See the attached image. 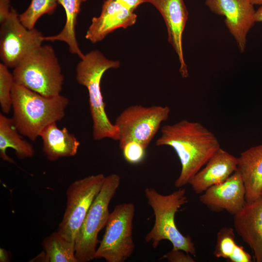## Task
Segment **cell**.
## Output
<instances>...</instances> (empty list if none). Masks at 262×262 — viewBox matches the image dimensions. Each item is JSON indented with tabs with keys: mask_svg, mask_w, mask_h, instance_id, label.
Returning a JSON list of instances; mask_svg holds the SVG:
<instances>
[{
	"mask_svg": "<svg viewBox=\"0 0 262 262\" xmlns=\"http://www.w3.org/2000/svg\"><path fill=\"white\" fill-rule=\"evenodd\" d=\"M145 194L155 216L153 226L145 236L146 242H151L153 248H156L161 241L168 240L173 248L195 255L196 248L191 237L183 235L175 221L176 213L188 202L186 190L181 187L170 194L164 195L153 188L147 187Z\"/></svg>",
	"mask_w": 262,
	"mask_h": 262,
	"instance_id": "cell-4",
	"label": "cell"
},
{
	"mask_svg": "<svg viewBox=\"0 0 262 262\" xmlns=\"http://www.w3.org/2000/svg\"><path fill=\"white\" fill-rule=\"evenodd\" d=\"M105 179L103 174L89 176L73 182L66 191V206L57 231L75 242L78 232Z\"/></svg>",
	"mask_w": 262,
	"mask_h": 262,
	"instance_id": "cell-9",
	"label": "cell"
},
{
	"mask_svg": "<svg viewBox=\"0 0 262 262\" xmlns=\"http://www.w3.org/2000/svg\"><path fill=\"white\" fill-rule=\"evenodd\" d=\"M120 149L125 161L131 164L142 163L146 156L147 148L136 141L129 142Z\"/></svg>",
	"mask_w": 262,
	"mask_h": 262,
	"instance_id": "cell-25",
	"label": "cell"
},
{
	"mask_svg": "<svg viewBox=\"0 0 262 262\" xmlns=\"http://www.w3.org/2000/svg\"><path fill=\"white\" fill-rule=\"evenodd\" d=\"M166 259L169 262H194L195 260L183 250L173 248L160 259Z\"/></svg>",
	"mask_w": 262,
	"mask_h": 262,
	"instance_id": "cell-26",
	"label": "cell"
},
{
	"mask_svg": "<svg viewBox=\"0 0 262 262\" xmlns=\"http://www.w3.org/2000/svg\"><path fill=\"white\" fill-rule=\"evenodd\" d=\"M246 189V202L261 197L262 192V144L242 152L237 158V169Z\"/></svg>",
	"mask_w": 262,
	"mask_h": 262,
	"instance_id": "cell-17",
	"label": "cell"
},
{
	"mask_svg": "<svg viewBox=\"0 0 262 262\" xmlns=\"http://www.w3.org/2000/svg\"><path fill=\"white\" fill-rule=\"evenodd\" d=\"M43 140V150L48 159L55 161L64 157L76 154L80 142L66 128L60 129L56 122L47 126L40 136Z\"/></svg>",
	"mask_w": 262,
	"mask_h": 262,
	"instance_id": "cell-18",
	"label": "cell"
},
{
	"mask_svg": "<svg viewBox=\"0 0 262 262\" xmlns=\"http://www.w3.org/2000/svg\"><path fill=\"white\" fill-rule=\"evenodd\" d=\"M8 66L0 64V104L2 112L8 114L12 107V90L15 81Z\"/></svg>",
	"mask_w": 262,
	"mask_h": 262,
	"instance_id": "cell-24",
	"label": "cell"
},
{
	"mask_svg": "<svg viewBox=\"0 0 262 262\" xmlns=\"http://www.w3.org/2000/svg\"><path fill=\"white\" fill-rule=\"evenodd\" d=\"M135 211V205L131 202L115 206L110 213L95 259L103 258L107 262H124L131 256L135 248L132 238Z\"/></svg>",
	"mask_w": 262,
	"mask_h": 262,
	"instance_id": "cell-7",
	"label": "cell"
},
{
	"mask_svg": "<svg viewBox=\"0 0 262 262\" xmlns=\"http://www.w3.org/2000/svg\"><path fill=\"white\" fill-rule=\"evenodd\" d=\"M58 4L57 0H32L26 10L19 15L20 20L27 29H32L43 15L53 14Z\"/></svg>",
	"mask_w": 262,
	"mask_h": 262,
	"instance_id": "cell-23",
	"label": "cell"
},
{
	"mask_svg": "<svg viewBox=\"0 0 262 262\" xmlns=\"http://www.w3.org/2000/svg\"><path fill=\"white\" fill-rule=\"evenodd\" d=\"M12 97L14 125L19 132L32 141L49 125L65 116L69 102L66 97H45L16 82Z\"/></svg>",
	"mask_w": 262,
	"mask_h": 262,
	"instance_id": "cell-2",
	"label": "cell"
},
{
	"mask_svg": "<svg viewBox=\"0 0 262 262\" xmlns=\"http://www.w3.org/2000/svg\"><path fill=\"white\" fill-rule=\"evenodd\" d=\"M155 144L171 147L179 158L181 168L174 183L177 188L189 184L221 147L217 137L201 123L186 119L163 126Z\"/></svg>",
	"mask_w": 262,
	"mask_h": 262,
	"instance_id": "cell-1",
	"label": "cell"
},
{
	"mask_svg": "<svg viewBox=\"0 0 262 262\" xmlns=\"http://www.w3.org/2000/svg\"><path fill=\"white\" fill-rule=\"evenodd\" d=\"M234 229L230 227L221 228L217 234L213 255L226 259L229 262H251L250 255L235 242Z\"/></svg>",
	"mask_w": 262,
	"mask_h": 262,
	"instance_id": "cell-22",
	"label": "cell"
},
{
	"mask_svg": "<svg viewBox=\"0 0 262 262\" xmlns=\"http://www.w3.org/2000/svg\"><path fill=\"white\" fill-rule=\"evenodd\" d=\"M10 0H0V23L5 21L10 14Z\"/></svg>",
	"mask_w": 262,
	"mask_h": 262,
	"instance_id": "cell-27",
	"label": "cell"
},
{
	"mask_svg": "<svg viewBox=\"0 0 262 262\" xmlns=\"http://www.w3.org/2000/svg\"><path fill=\"white\" fill-rule=\"evenodd\" d=\"M120 177L110 174L92 203L75 240V256L78 262H87L95 259L98 234L106 225L110 213L109 204L120 184Z\"/></svg>",
	"mask_w": 262,
	"mask_h": 262,
	"instance_id": "cell-6",
	"label": "cell"
},
{
	"mask_svg": "<svg viewBox=\"0 0 262 262\" xmlns=\"http://www.w3.org/2000/svg\"><path fill=\"white\" fill-rule=\"evenodd\" d=\"M254 5H262V0H249Z\"/></svg>",
	"mask_w": 262,
	"mask_h": 262,
	"instance_id": "cell-31",
	"label": "cell"
},
{
	"mask_svg": "<svg viewBox=\"0 0 262 262\" xmlns=\"http://www.w3.org/2000/svg\"><path fill=\"white\" fill-rule=\"evenodd\" d=\"M43 37L34 28L25 27L16 11L12 9L7 19L0 24V57L2 63L14 68L29 53L42 45Z\"/></svg>",
	"mask_w": 262,
	"mask_h": 262,
	"instance_id": "cell-10",
	"label": "cell"
},
{
	"mask_svg": "<svg viewBox=\"0 0 262 262\" xmlns=\"http://www.w3.org/2000/svg\"><path fill=\"white\" fill-rule=\"evenodd\" d=\"M261 197H262V194H261Z\"/></svg>",
	"mask_w": 262,
	"mask_h": 262,
	"instance_id": "cell-32",
	"label": "cell"
},
{
	"mask_svg": "<svg viewBox=\"0 0 262 262\" xmlns=\"http://www.w3.org/2000/svg\"><path fill=\"white\" fill-rule=\"evenodd\" d=\"M205 3L213 13L225 17L226 27L244 52L247 35L256 22L254 5L249 0H206Z\"/></svg>",
	"mask_w": 262,
	"mask_h": 262,
	"instance_id": "cell-11",
	"label": "cell"
},
{
	"mask_svg": "<svg viewBox=\"0 0 262 262\" xmlns=\"http://www.w3.org/2000/svg\"><path fill=\"white\" fill-rule=\"evenodd\" d=\"M119 4L134 12V11L141 4L145 2L144 0H114Z\"/></svg>",
	"mask_w": 262,
	"mask_h": 262,
	"instance_id": "cell-28",
	"label": "cell"
},
{
	"mask_svg": "<svg viewBox=\"0 0 262 262\" xmlns=\"http://www.w3.org/2000/svg\"><path fill=\"white\" fill-rule=\"evenodd\" d=\"M233 220L236 231L250 246L256 262H262V197L246 202Z\"/></svg>",
	"mask_w": 262,
	"mask_h": 262,
	"instance_id": "cell-15",
	"label": "cell"
},
{
	"mask_svg": "<svg viewBox=\"0 0 262 262\" xmlns=\"http://www.w3.org/2000/svg\"><path fill=\"white\" fill-rule=\"evenodd\" d=\"M170 112L168 106L135 105L126 108L115 123L118 130L120 148L132 141L147 148L161 123L168 118Z\"/></svg>",
	"mask_w": 262,
	"mask_h": 262,
	"instance_id": "cell-8",
	"label": "cell"
},
{
	"mask_svg": "<svg viewBox=\"0 0 262 262\" xmlns=\"http://www.w3.org/2000/svg\"><path fill=\"white\" fill-rule=\"evenodd\" d=\"M8 255L6 251L3 248L0 249V261L7 262L8 260Z\"/></svg>",
	"mask_w": 262,
	"mask_h": 262,
	"instance_id": "cell-30",
	"label": "cell"
},
{
	"mask_svg": "<svg viewBox=\"0 0 262 262\" xmlns=\"http://www.w3.org/2000/svg\"><path fill=\"white\" fill-rule=\"evenodd\" d=\"M58 4L64 8L66 20L65 26L62 31L57 34L44 36V41H60L66 43L69 47L70 52L76 54L82 59L84 55L81 50L77 42L75 28L78 14L81 10L82 4L87 0H57Z\"/></svg>",
	"mask_w": 262,
	"mask_h": 262,
	"instance_id": "cell-20",
	"label": "cell"
},
{
	"mask_svg": "<svg viewBox=\"0 0 262 262\" xmlns=\"http://www.w3.org/2000/svg\"><path fill=\"white\" fill-rule=\"evenodd\" d=\"M199 200L213 212L226 211L233 215L239 213L246 202L240 173L237 170L224 181L209 188L199 196Z\"/></svg>",
	"mask_w": 262,
	"mask_h": 262,
	"instance_id": "cell-12",
	"label": "cell"
},
{
	"mask_svg": "<svg viewBox=\"0 0 262 262\" xmlns=\"http://www.w3.org/2000/svg\"><path fill=\"white\" fill-rule=\"evenodd\" d=\"M13 119L0 115V156L5 161L13 163L14 161L6 154L8 148L15 150L19 158L31 157L34 154L33 146L22 139L18 134Z\"/></svg>",
	"mask_w": 262,
	"mask_h": 262,
	"instance_id": "cell-19",
	"label": "cell"
},
{
	"mask_svg": "<svg viewBox=\"0 0 262 262\" xmlns=\"http://www.w3.org/2000/svg\"><path fill=\"white\" fill-rule=\"evenodd\" d=\"M205 165L189 183L197 194L224 181L234 173L237 169V158L220 147Z\"/></svg>",
	"mask_w": 262,
	"mask_h": 262,
	"instance_id": "cell-16",
	"label": "cell"
},
{
	"mask_svg": "<svg viewBox=\"0 0 262 262\" xmlns=\"http://www.w3.org/2000/svg\"><path fill=\"white\" fill-rule=\"evenodd\" d=\"M154 6L160 12L165 22L168 41L175 50L180 64L181 76H189L185 62L182 47V35L188 16V12L183 0H144Z\"/></svg>",
	"mask_w": 262,
	"mask_h": 262,
	"instance_id": "cell-13",
	"label": "cell"
},
{
	"mask_svg": "<svg viewBox=\"0 0 262 262\" xmlns=\"http://www.w3.org/2000/svg\"><path fill=\"white\" fill-rule=\"evenodd\" d=\"M255 20L256 22H262V5L256 11Z\"/></svg>",
	"mask_w": 262,
	"mask_h": 262,
	"instance_id": "cell-29",
	"label": "cell"
},
{
	"mask_svg": "<svg viewBox=\"0 0 262 262\" xmlns=\"http://www.w3.org/2000/svg\"><path fill=\"white\" fill-rule=\"evenodd\" d=\"M119 66L118 61L108 59L100 51L96 50L85 54L76 67V80L88 92L93 123V136L96 140L106 138L115 141L119 140L118 129L110 121L106 113L100 83L105 71L111 68H117Z\"/></svg>",
	"mask_w": 262,
	"mask_h": 262,
	"instance_id": "cell-3",
	"label": "cell"
},
{
	"mask_svg": "<svg viewBox=\"0 0 262 262\" xmlns=\"http://www.w3.org/2000/svg\"><path fill=\"white\" fill-rule=\"evenodd\" d=\"M44 251L33 261L45 262H78L75 256V242L66 240L57 231L45 238Z\"/></svg>",
	"mask_w": 262,
	"mask_h": 262,
	"instance_id": "cell-21",
	"label": "cell"
},
{
	"mask_svg": "<svg viewBox=\"0 0 262 262\" xmlns=\"http://www.w3.org/2000/svg\"><path fill=\"white\" fill-rule=\"evenodd\" d=\"M137 15L114 0L104 1L100 15L94 17L85 38L92 43L102 40L108 34L120 28L124 29L134 25Z\"/></svg>",
	"mask_w": 262,
	"mask_h": 262,
	"instance_id": "cell-14",
	"label": "cell"
},
{
	"mask_svg": "<svg viewBox=\"0 0 262 262\" xmlns=\"http://www.w3.org/2000/svg\"><path fill=\"white\" fill-rule=\"evenodd\" d=\"M15 82L47 97L60 95L64 77L53 48L41 45L15 67Z\"/></svg>",
	"mask_w": 262,
	"mask_h": 262,
	"instance_id": "cell-5",
	"label": "cell"
}]
</instances>
